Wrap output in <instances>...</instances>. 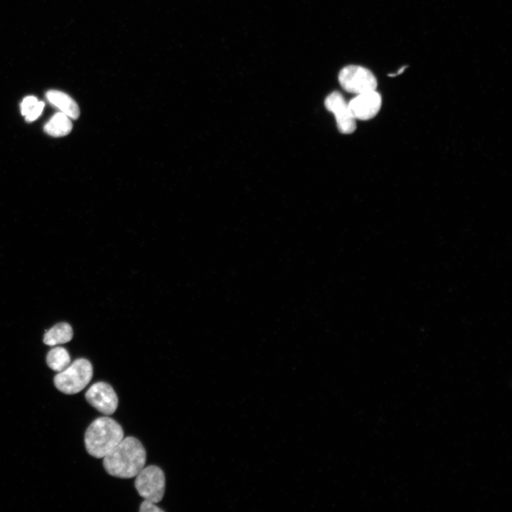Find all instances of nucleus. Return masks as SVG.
Masks as SVG:
<instances>
[{
	"label": "nucleus",
	"mask_w": 512,
	"mask_h": 512,
	"mask_svg": "<svg viewBox=\"0 0 512 512\" xmlns=\"http://www.w3.org/2000/svg\"><path fill=\"white\" fill-rule=\"evenodd\" d=\"M406 68H407V66H402V67L400 68L399 69V70H398L395 73L390 74V75H388L390 76V77H395V76H396V75H398L401 74V73L405 70Z\"/></svg>",
	"instance_id": "obj_15"
},
{
	"label": "nucleus",
	"mask_w": 512,
	"mask_h": 512,
	"mask_svg": "<svg viewBox=\"0 0 512 512\" xmlns=\"http://www.w3.org/2000/svg\"><path fill=\"white\" fill-rule=\"evenodd\" d=\"M72 127L70 118L60 112L55 113L45 124L44 131L53 137H63L68 134Z\"/></svg>",
	"instance_id": "obj_11"
},
{
	"label": "nucleus",
	"mask_w": 512,
	"mask_h": 512,
	"mask_svg": "<svg viewBox=\"0 0 512 512\" xmlns=\"http://www.w3.org/2000/svg\"><path fill=\"white\" fill-rule=\"evenodd\" d=\"M338 79L343 90L356 95L375 90L378 85L374 74L361 65H350L343 68Z\"/></svg>",
	"instance_id": "obj_5"
},
{
	"label": "nucleus",
	"mask_w": 512,
	"mask_h": 512,
	"mask_svg": "<svg viewBox=\"0 0 512 512\" xmlns=\"http://www.w3.org/2000/svg\"><path fill=\"white\" fill-rule=\"evenodd\" d=\"M92 377V366L85 358H78L54 377L55 388L60 392L72 395L82 390Z\"/></svg>",
	"instance_id": "obj_3"
},
{
	"label": "nucleus",
	"mask_w": 512,
	"mask_h": 512,
	"mask_svg": "<svg viewBox=\"0 0 512 512\" xmlns=\"http://www.w3.org/2000/svg\"><path fill=\"white\" fill-rule=\"evenodd\" d=\"M350 110L356 119L368 120L378 113L382 105V97L375 90L358 94L348 102Z\"/></svg>",
	"instance_id": "obj_8"
},
{
	"label": "nucleus",
	"mask_w": 512,
	"mask_h": 512,
	"mask_svg": "<svg viewBox=\"0 0 512 512\" xmlns=\"http://www.w3.org/2000/svg\"><path fill=\"white\" fill-rule=\"evenodd\" d=\"M324 105L334 113L338 131L342 134H351L356 129V119L353 116L348 102L341 93L334 91L325 99Z\"/></svg>",
	"instance_id": "obj_6"
},
{
	"label": "nucleus",
	"mask_w": 512,
	"mask_h": 512,
	"mask_svg": "<svg viewBox=\"0 0 512 512\" xmlns=\"http://www.w3.org/2000/svg\"><path fill=\"white\" fill-rule=\"evenodd\" d=\"M46 98L51 105L58 108L61 112L70 119H75L78 118L80 115L79 107L68 95L58 90H51L47 92Z\"/></svg>",
	"instance_id": "obj_9"
},
{
	"label": "nucleus",
	"mask_w": 512,
	"mask_h": 512,
	"mask_svg": "<svg viewBox=\"0 0 512 512\" xmlns=\"http://www.w3.org/2000/svg\"><path fill=\"white\" fill-rule=\"evenodd\" d=\"M86 400L100 412L109 415L117 408L118 398L112 387L105 382L95 383L85 393Z\"/></svg>",
	"instance_id": "obj_7"
},
{
	"label": "nucleus",
	"mask_w": 512,
	"mask_h": 512,
	"mask_svg": "<svg viewBox=\"0 0 512 512\" xmlns=\"http://www.w3.org/2000/svg\"><path fill=\"white\" fill-rule=\"evenodd\" d=\"M124 438V432L114 420L101 417L95 420L85 434L87 452L96 458H103Z\"/></svg>",
	"instance_id": "obj_2"
},
{
	"label": "nucleus",
	"mask_w": 512,
	"mask_h": 512,
	"mask_svg": "<svg viewBox=\"0 0 512 512\" xmlns=\"http://www.w3.org/2000/svg\"><path fill=\"white\" fill-rule=\"evenodd\" d=\"M46 363L52 370L60 372L68 366L70 357L65 348L57 346L51 348L47 353Z\"/></svg>",
	"instance_id": "obj_12"
},
{
	"label": "nucleus",
	"mask_w": 512,
	"mask_h": 512,
	"mask_svg": "<svg viewBox=\"0 0 512 512\" xmlns=\"http://www.w3.org/2000/svg\"><path fill=\"white\" fill-rule=\"evenodd\" d=\"M20 107L21 114L25 116L26 120L31 122L41 115L44 103L38 101L34 96H27L21 102Z\"/></svg>",
	"instance_id": "obj_13"
},
{
	"label": "nucleus",
	"mask_w": 512,
	"mask_h": 512,
	"mask_svg": "<svg viewBox=\"0 0 512 512\" xmlns=\"http://www.w3.org/2000/svg\"><path fill=\"white\" fill-rule=\"evenodd\" d=\"M146 457L142 444L137 438L127 437L103 457V465L110 475L129 479L144 467Z\"/></svg>",
	"instance_id": "obj_1"
},
{
	"label": "nucleus",
	"mask_w": 512,
	"mask_h": 512,
	"mask_svg": "<svg viewBox=\"0 0 512 512\" xmlns=\"http://www.w3.org/2000/svg\"><path fill=\"white\" fill-rule=\"evenodd\" d=\"M73 336L71 326L65 322H60L46 332L43 343L48 346H56L70 341Z\"/></svg>",
	"instance_id": "obj_10"
},
{
	"label": "nucleus",
	"mask_w": 512,
	"mask_h": 512,
	"mask_svg": "<svg viewBox=\"0 0 512 512\" xmlns=\"http://www.w3.org/2000/svg\"><path fill=\"white\" fill-rule=\"evenodd\" d=\"M134 486L139 494L155 503L159 502L165 491V476L158 466L144 467L135 476Z\"/></svg>",
	"instance_id": "obj_4"
},
{
	"label": "nucleus",
	"mask_w": 512,
	"mask_h": 512,
	"mask_svg": "<svg viewBox=\"0 0 512 512\" xmlns=\"http://www.w3.org/2000/svg\"><path fill=\"white\" fill-rule=\"evenodd\" d=\"M139 511L141 512H162L164 511L162 509L159 508L156 505H155V503L144 500L139 508Z\"/></svg>",
	"instance_id": "obj_14"
}]
</instances>
